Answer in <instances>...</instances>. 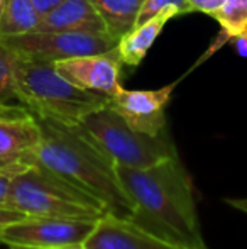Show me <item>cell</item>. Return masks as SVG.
<instances>
[{"mask_svg":"<svg viewBox=\"0 0 247 249\" xmlns=\"http://www.w3.org/2000/svg\"><path fill=\"white\" fill-rule=\"evenodd\" d=\"M10 53L39 61H60L75 56L102 54L115 50L119 39L109 33L33 31L19 36H0Z\"/></svg>","mask_w":247,"mask_h":249,"instance_id":"6","label":"cell"},{"mask_svg":"<svg viewBox=\"0 0 247 249\" xmlns=\"http://www.w3.org/2000/svg\"><path fill=\"white\" fill-rule=\"evenodd\" d=\"M65 249H85V248H65Z\"/></svg>","mask_w":247,"mask_h":249,"instance_id":"25","label":"cell"},{"mask_svg":"<svg viewBox=\"0 0 247 249\" xmlns=\"http://www.w3.org/2000/svg\"><path fill=\"white\" fill-rule=\"evenodd\" d=\"M225 0H186V10L190 12H203L210 16L218 9Z\"/></svg>","mask_w":247,"mask_h":249,"instance_id":"18","label":"cell"},{"mask_svg":"<svg viewBox=\"0 0 247 249\" xmlns=\"http://www.w3.org/2000/svg\"><path fill=\"white\" fill-rule=\"evenodd\" d=\"M36 31L109 33L105 20L102 19L92 0H63L41 17Z\"/></svg>","mask_w":247,"mask_h":249,"instance_id":"12","label":"cell"},{"mask_svg":"<svg viewBox=\"0 0 247 249\" xmlns=\"http://www.w3.org/2000/svg\"><path fill=\"white\" fill-rule=\"evenodd\" d=\"M61 2L63 0H33V3L36 5V9H37V12L41 14V17H43L44 14L49 12L51 9H54V7Z\"/></svg>","mask_w":247,"mask_h":249,"instance_id":"20","label":"cell"},{"mask_svg":"<svg viewBox=\"0 0 247 249\" xmlns=\"http://www.w3.org/2000/svg\"><path fill=\"white\" fill-rule=\"evenodd\" d=\"M14 54L9 48L0 41V105L16 104V89H14V71H12Z\"/></svg>","mask_w":247,"mask_h":249,"instance_id":"16","label":"cell"},{"mask_svg":"<svg viewBox=\"0 0 247 249\" xmlns=\"http://www.w3.org/2000/svg\"><path fill=\"white\" fill-rule=\"evenodd\" d=\"M5 205L27 217L99 220L109 210L100 200L36 166L10 178Z\"/></svg>","mask_w":247,"mask_h":249,"instance_id":"4","label":"cell"},{"mask_svg":"<svg viewBox=\"0 0 247 249\" xmlns=\"http://www.w3.org/2000/svg\"><path fill=\"white\" fill-rule=\"evenodd\" d=\"M235 39V48H237V53L242 56V58H247V31L242 33L241 36L234 37Z\"/></svg>","mask_w":247,"mask_h":249,"instance_id":"22","label":"cell"},{"mask_svg":"<svg viewBox=\"0 0 247 249\" xmlns=\"http://www.w3.org/2000/svg\"><path fill=\"white\" fill-rule=\"evenodd\" d=\"M210 17L217 20L222 31L215 44L205 54V58L210 56L224 43H227L229 39H234L247 31V0H225L215 12L210 14Z\"/></svg>","mask_w":247,"mask_h":249,"instance_id":"15","label":"cell"},{"mask_svg":"<svg viewBox=\"0 0 247 249\" xmlns=\"http://www.w3.org/2000/svg\"><path fill=\"white\" fill-rule=\"evenodd\" d=\"M85 249H195L186 244L156 236L127 217L107 212L83 244Z\"/></svg>","mask_w":247,"mask_h":249,"instance_id":"10","label":"cell"},{"mask_svg":"<svg viewBox=\"0 0 247 249\" xmlns=\"http://www.w3.org/2000/svg\"><path fill=\"white\" fill-rule=\"evenodd\" d=\"M39 148L36 115L20 104L0 105V175L12 178L36 166Z\"/></svg>","mask_w":247,"mask_h":249,"instance_id":"8","label":"cell"},{"mask_svg":"<svg viewBox=\"0 0 247 249\" xmlns=\"http://www.w3.org/2000/svg\"><path fill=\"white\" fill-rule=\"evenodd\" d=\"M5 2H7V0H0V20H2V14H3V9H5Z\"/></svg>","mask_w":247,"mask_h":249,"instance_id":"24","label":"cell"},{"mask_svg":"<svg viewBox=\"0 0 247 249\" xmlns=\"http://www.w3.org/2000/svg\"><path fill=\"white\" fill-rule=\"evenodd\" d=\"M80 125L119 166L142 170L178 156V149L168 131L158 136L135 131L109 104L88 114Z\"/></svg>","mask_w":247,"mask_h":249,"instance_id":"5","label":"cell"},{"mask_svg":"<svg viewBox=\"0 0 247 249\" xmlns=\"http://www.w3.org/2000/svg\"><path fill=\"white\" fill-rule=\"evenodd\" d=\"M178 82L169 83L159 90H125L120 87L109 105L139 132L158 136L166 131V107Z\"/></svg>","mask_w":247,"mask_h":249,"instance_id":"9","label":"cell"},{"mask_svg":"<svg viewBox=\"0 0 247 249\" xmlns=\"http://www.w3.org/2000/svg\"><path fill=\"white\" fill-rule=\"evenodd\" d=\"M117 173L132 202L127 219L156 236L208 249L198 220L191 177L180 156L142 170L117 164Z\"/></svg>","mask_w":247,"mask_h":249,"instance_id":"1","label":"cell"},{"mask_svg":"<svg viewBox=\"0 0 247 249\" xmlns=\"http://www.w3.org/2000/svg\"><path fill=\"white\" fill-rule=\"evenodd\" d=\"M97 220L27 217L0 231V244L9 249H65L83 248Z\"/></svg>","mask_w":247,"mask_h":249,"instance_id":"7","label":"cell"},{"mask_svg":"<svg viewBox=\"0 0 247 249\" xmlns=\"http://www.w3.org/2000/svg\"><path fill=\"white\" fill-rule=\"evenodd\" d=\"M22 213L17 212V210L10 209L9 205H5V203H0V231L5 229L7 226H10L12 222H16V220L22 219Z\"/></svg>","mask_w":247,"mask_h":249,"instance_id":"19","label":"cell"},{"mask_svg":"<svg viewBox=\"0 0 247 249\" xmlns=\"http://www.w3.org/2000/svg\"><path fill=\"white\" fill-rule=\"evenodd\" d=\"M54 68L68 82L88 92L112 97L120 89L122 63L117 54V48L102 54L60 59L54 61Z\"/></svg>","mask_w":247,"mask_h":249,"instance_id":"11","label":"cell"},{"mask_svg":"<svg viewBox=\"0 0 247 249\" xmlns=\"http://www.w3.org/2000/svg\"><path fill=\"white\" fill-rule=\"evenodd\" d=\"M168 7H176V9L181 12V16L188 14L186 10V0H144V5H142L141 16H139V22H144V20L154 17L158 12L168 9Z\"/></svg>","mask_w":247,"mask_h":249,"instance_id":"17","label":"cell"},{"mask_svg":"<svg viewBox=\"0 0 247 249\" xmlns=\"http://www.w3.org/2000/svg\"><path fill=\"white\" fill-rule=\"evenodd\" d=\"M107 24V31L120 41L139 22L144 0H92Z\"/></svg>","mask_w":247,"mask_h":249,"instance_id":"14","label":"cell"},{"mask_svg":"<svg viewBox=\"0 0 247 249\" xmlns=\"http://www.w3.org/2000/svg\"><path fill=\"white\" fill-rule=\"evenodd\" d=\"M12 71L17 104L24 105L36 117L80 124L88 114L109 104L107 95L88 92L68 82L51 61L14 54Z\"/></svg>","mask_w":247,"mask_h":249,"instance_id":"3","label":"cell"},{"mask_svg":"<svg viewBox=\"0 0 247 249\" xmlns=\"http://www.w3.org/2000/svg\"><path fill=\"white\" fill-rule=\"evenodd\" d=\"M9 183H10V178L0 175V203L7 202V195H9Z\"/></svg>","mask_w":247,"mask_h":249,"instance_id":"23","label":"cell"},{"mask_svg":"<svg viewBox=\"0 0 247 249\" xmlns=\"http://www.w3.org/2000/svg\"><path fill=\"white\" fill-rule=\"evenodd\" d=\"M41 148L37 164L107 207L110 213L131 217L132 202L117 173V164L80 124L37 117Z\"/></svg>","mask_w":247,"mask_h":249,"instance_id":"2","label":"cell"},{"mask_svg":"<svg viewBox=\"0 0 247 249\" xmlns=\"http://www.w3.org/2000/svg\"><path fill=\"white\" fill-rule=\"evenodd\" d=\"M178 16H181V12L176 7H168L151 19L137 24L131 33L120 37L119 44H117V54H119L120 63L125 66L141 65L142 59L148 56L149 50L152 48L154 41L158 39L161 31L168 24V20Z\"/></svg>","mask_w":247,"mask_h":249,"instance_id":"13","label":"cell"},{"mask_svg":"<svg viewBox=\"0 0 247 249\" xmlns=\"http://www.w3.org/2000/svg\"><path fill=\"white\" fill-rule=\"evenodd\" d=\"M225 203L247 215V198H225Z\"/></svg>","mask_w":247,"mask_h":249,"instance_id":"21","label":"cell"}]
</instances>
